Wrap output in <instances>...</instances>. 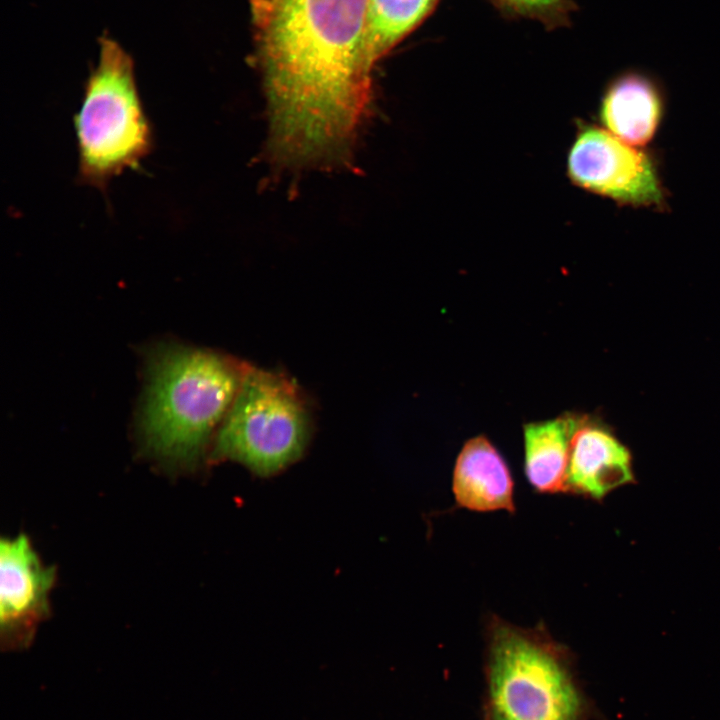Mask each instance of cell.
<instances>
[{
	"instance_id": "10",
	"label": "cell",
	"mask_w": 720,
	"mask_h": 720,
	"mask_svg": "<svg viewBox=\"0 0 720 720\" xmlns=\"http://www.w3.org/2000/svg\"><path fill=\"white\" fill-rule=\"evenodd\" d=\"M662 116L660 88L637 71L626 72L612 82L600 109L607 130L633 146H643L654 137Z\"/></svg>"
},
{
	"instance_id": "11",
	"label": "cell",
	"mask_w": 720,
	"mask_h": 720,
	"mask_svg": "<svg viewBox=\"0 0 720 720\" xmlns=\"http://www.w3.org/2000/svg\"><path fill=\"white\" fill-rule=\"evenodd\" d=\"M581 416L563 415L524 426V470L539 493H564L571 438Z\"/></svg>"
},
{
	"instance_id": "6",
	"label": "cell",
	"mask_w": 720,
	"mask_h": 720,
	"mask_svg": "<svg viewBox=\"0 0 720 720\" xmlns=\"http://www.w3.org/2000/svg\"><path fill=\"white\" fill-rule=\"evenodd\" d=\"M568 170L586 190L623 204L661 207L664 190L654 160L608 130L589 127L573 144Z\"/></svg>"
},
{
	"instance_id": "13",
	"label": "cell",
	"mask_w": 720,
	"mask_h": 720,
	"mask_svg": "<svg viewBox=\"0 0 720 720\" xmlns=\"http://www.w3.org/2000/svg\"><path fill=\"white\" fill-rule=\"evenodd\" d=\"M520 9H543L554 5L558 0H503Z\"/></svg>"
},
{
	"instance_id": "9",
	"label": "cell",
	"mask_w": 720,
	"mask_h": 720,
	"mask_svg": "<svg viewBox=\"0 0 720 720\" xmlns=\"http://www.w3.org/2000/svg\"><path fill=\"white\" fill-rule=\"evenodd\" d=\"M452 491L458 507L476 512H515L510 470L497 449L482 435L469 439L459 452Z\"/></svg>"
},
{
	"instance_id": "8",
	"label": "cell",
	"mask_w": 720,
	"mask_h": 720,
	"mask_svg": "<svg viewBox=\"0 0 720 720\" xmlns=\"http://www.w3.org/2000/svg\"><path fill=\"white\" fill-rule=\"evenodd\" d=\"M632 480L628 449L606 427L581 416L571 438L564 493L600 500Z\"/></svg>"
},
{
	"instance_id": "4",
	"label": "cell",
	"mask_w": 720,
	"mask_h": 720,
	"mask_svg": "<svg viewBox=\"0 0 720 720\" xmlns=\"http://www.w3.org/2000/svg\"><path fill=\"white\" fill-rule=\"evenodd\" d=\"M311 435L309 408L286 375L246 363L243 376L211 446L213 461L231 460L260 476L297 461Z\"/></svg>"
},
{
	"instance_id": "2",
	"label": "cell",
	"mask_w": 720,
	"mask_h": 720,
	"mask_svg": "<svg viewBox=\"0 0 720 720\" xmlns=\"http://www.w3.org/2000/svg\"><path fill=\"white\" fill-rule=\"evenodd\" d=\"M245 365L178 344L152 347L138 416L146 450L171 465L198 464L234 400Z\"/></svg>"
},
{
	"instance_id": "7",
	"label": "cell",
	"mask_w": 720,
	"mask_h": 720,
	"mask_svg": "<svg viewBox=\"0 0 720 720\" xmlns=\"http://www.w3.org/2000/svg\"><path fill=\"white\" fill-rule=\"evenodd\" d=\"M55 569L46 566L29 538L20 534L0 543V626L8 647L28 643L49 614Z\"/></svg>"
},
{
	"instance_id": "3",
	"label": "cell",
	"mask_w": 720,
	"mask_h": 720,
	"mask_svg": "<svg viewBox=\"0 0 720 720\" xmlns=\"http://www.w3.org/2000/svg\"><path fill=\"white\" fill-rule=\"evenodd\" d=\"M99 44V61L86 81L74 127L79 181L105 192L113 177L139 167L151 153L154 138L132 57L108 36Z\"/></svg>"
},
{
	"instance_id": "5",
	"label": "cell",
	"mask_w": 720,
	"mask_h": 720,
	"mask_svg": "<svg viewBox=\"0 0 720 720\" xmlns=\"http://www.w3.org/2000/svg\"><path fill=\"white\" fill-rule=\"evenodd\" d=\"M487 632L494 720H576L577 691L561 650L543 631L492 616Z\"/></svg>"
},
{
	"instance_id": "1",
	"label": "cell",
	"mask_w": 720,
	"mask_h": 720,
	"mask_svg": "<svg viewBox=\"0 0 720 720\" xmlns=\"http://www.w3.org/2000/svg\"><path fill=\"white\" fill-rule=\"evenodd\" d=\"M273 154L296 167L347 161L371 93L368 0H249Z\"/></svg>"
},
{
	"instance_id": "12",
	"label": "cell",
	"mask_w": 720,
	"mask_h": 720,
	"mask_svg": "<svg viewBox=\"0 0 720 720\" xmlns=\"http://www.w3.org/2000/svg\"><path fill=\"white\" fill-rule=\"evenodd\" d=\"M438 0H368L367 43L374 65L413 31Z\"/></svg>"
}]
</instances>
